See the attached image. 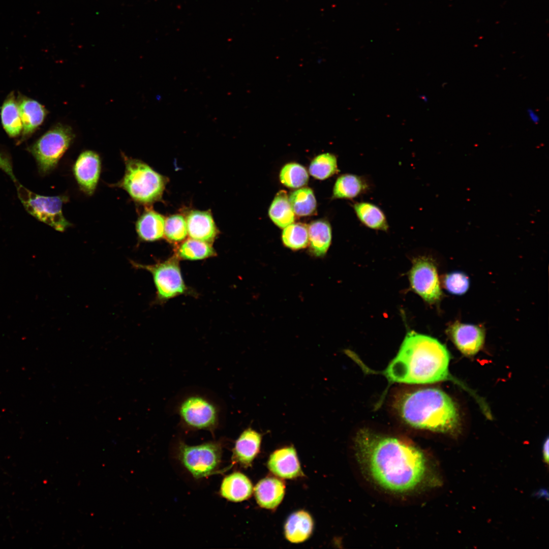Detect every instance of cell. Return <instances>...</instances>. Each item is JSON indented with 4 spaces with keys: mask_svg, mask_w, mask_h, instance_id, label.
Here are the masks:
<instances>
[{
    "mask_svg": "<svg viewBox=\"0 0 549 549\" xmlns=\"http://www.w3.org/2000/svg\"><path fill=\"white\" fill-rule=\"evenodd\" d=\"M409 279L412 289L426 302L434 303L441 296L436 267L428 258L421 257L414 260Z\"/></svg>",
    "mask_w": 549,
    "mask_h": 549,
    "instance_id": "10",
    "label": "cell"
},
{
    "mask_svg": "<svg viewBox=\"0 0 549 549\" xmlns=\"http://www.w3.org/2000/svg\"><path fill=\"white\" fill-rule=\"evenodd\" d=\"M543 456L545 462L547 464L548 462V439L547 438L543 445Z\"/></svg>",
    "mask_w": 549,
    "mask_h": 549,
    "instance_id": "34",
    "label": "cell"
},
{
    "mask_svg": "<svg viewBox=\"0 0 549 549\" xmlns=\"http://www.w3.org/2000/svg\"><path fill=\"white\" fill-rule=\"evenodd\" d=\"M285 486L275 477H266L260 480L254 487V495L260 506L268 509L276 508L282 502Z\"/></svg>",
    "mask_w": 549,
    "mask_h": 549,
    "instance_id": "17",
    "label": "cell"
},
{
    "mask_svg": "<svg viewBox=\"0 0 549 549\" xmlns=\"http://www.w3.org/2000/svg\"><path fill=\"white\" fill-rule=\"evenodd\" d=\"M177 411L181 424L187 429L207 430L213 433L218 426L219 409L203 396L194 394L187 396L180 402Z\"/></svg>",
    "mask_w": 549,
    "mask_h": 549,
    "instance_id": "9",
    "label": "cell"
},
{
    "mask_svg": "<svg viewBox=\"0 0 549 549\" xmlns=\"http://www.w3.org/2000/svg\"><path fill=\"white\" fill-rule=\"evenodd\" d=\"M1 114L3 126L8 135L12 137L19 136L22 131V124L13 93L10 94L4 101Z\"/></svg>",
    "mask_w": 549,
    "mask_h": 549,
    "instance_id": "25",
    "label": "cell"
},
{
    "mask_svg": "<svg viewBox=\"0 0 549 549\" xmlns=\"http://www.w3.org/2000/svg\"><path fill=\"white\" fill-rule=\"evenodd\" d=\"M188 234L190 238L211 243L218 230L210 212L191 211L187 217Z\"/></svg>",
    "mask_w": 549,
    "mask_h": 549,
    "instance_id": "14",
    "label": "cell"
},
{
    "mask_svg": "<svg viewBox=\"0 0 549 549\" xmlns=\"http://www.w3.org/2000/svg\"><path fill=\"white\" fill-rule=\"evenodd\" d=\"M188 234L186 220L181 215L169 217L165 222L164 236L172 242L184 240Z\"/></svg>",
    "mask_w": 549,
    "mask_h": 549,
    "instance_id": "31",
    "label": "cell"
},
{
    "mask_svg": "<svg viewBox=\"0 0 549 549\" xmlns=\"http://www.w3.org/2000/svg\"><path fill=\"white\" fill-rule=\"evenodd\" d=\"M527 113L530 120L534 124H537L540 121V117L538 113L533 109L529 108Z\"/></svg>",
    "mask_w": 549,
    "mask_h": 549,
    "instance_id": "33",
    "label": "cell"
},
{
    "mask_svg": "<svg viewBox=\"0 0 549 549\" xmlns=\"http://www.w3.org/2000/svg\"><path fill=\"white\" fill-rule=\"evenodd\" d=\"M179 260L174 254L164 261L150 265L133 261H131V263L135 268L151 273L157 290V299L162 301L188 292L181 274Z\"/></svg>",
    "mask_w": 549,
    "mask_h": 549,
    "instance_id": "7",
    "label": "cell"
},
{
    "mask_svg": "<svg viewBox=\"0 0 549 549\" xmlns=\"http://www.w3.org/2000/svg\"><path fill=\"white\" fill-rule=\"evenodd\" d=\"M253 487L250 480L243 474L236 472L223 480L220 493L227 500L238 502L248 499L252 495Z\"/></svg>",
    "mask_w": 549,
    "mask_h": 549,
    "instance_id": "19",
    "label": "cell"
},
{
    "mask_svg": "<svg viewBox=\"0 0 549 549\" xmlns=\"http://www.w3.org/2000/svg\"><path fill=\"white\" fill-rule=\"evenodd\" d=\"M101 170V159L97 153L86 150L80 154L74 164L73 171L81 191L89 196L94 194Z\"/></svg>",
    "mask_w": 549,
    "mask_h": 549,
    "instance_id": "11",
    "label": "cell"
},
{
    "mask_svg": "<svg viewBox=\"0 0 549 549\" xmlns=\"http://www.w3.org/2000/svg\"><path fill=\"white\" fill-rule=\"evenodd\" d=\"M125 171L120 180L113 186L125 190L136 202L148 204L159 200L166 178L141 160L122 155Z\"/></svg>",
    "mask_w": 549,
    "mask_h": 549,
    "instance_id": "5",
    "label": "cell"
},
{
    "mask_svg": "<svg viewBox=\"0 0 549 549\" xmlns=\"http://www.w3.org/2000/svg\"><path fill=\"white\" fill-rule=\"evenodd\" d=\"M268 214L273 223L280 228H284L294 222V213L285 191H280L277 194Z\"/></svg>",
    "mask_w": 549,
    "mask_h": 549,
    "instance_id": "26",
    "label": "cell"
},
{
    "mask_svg": "<svg viewBox=\"0 0 549 549\" xmlns=\"http://www.w3.org/2000/svg\"><path fill=\"white\" fill-rule=\"evenodd\" d=\"M372 184L365 176L345 174L339 176L334 185L333 197L353 199L370 191Z\"/></svg>",
    "mask_w": 549,
    "mask_h": 549,
    "instance_id": "18",
    "label": "cell"
},
{
    "mask_svg": "<svg viewBox=\"0 0 549 549\" xmlns=\"http://www.w3.org/2000/svg\"><path fill=\"white\" fill-rule=\"evenodd\" d=\"M394 407L403 420L415 428L452 433L460 425L454 403L437 388H419L401 393L395 400Z\"/></svg>",
    "mask_w": 549,
    "mask_h": 549,
    "instance_id": "3",
    "label": "cell"
},
{
    "mask_svg": "<svg viewBox=\"0 0 549 549\" xmlns=\"http://www.w3.org/2000/svg\"><path fill=\"white\" fill-rule=\"evenodd\" d=\"M313 520L306 511L300 510L291 514L285 525V535L288 540L292 543H299L306 540L312 534Z\"/></svg>",
    "mask_w": 549,
    "mask_h": 549,
    "instance_id": "22",
    "label": "cell"
},
{
    "mask_svg": "<svg viewBox=\"0 0 549 549\" xmlns=\"http://www.w3.org/2000/svg\"><path fill=\"white\" fill-rule=\"evenodd\" d=\"M0 168L8 175L17 189L18 197L26 210L37 220L60 232L72 225L64 217L62 206L69 200L66 195L45 196L36 194L16 178L8 157L0 152Z\"/></svg>",
    "mask_w": 549,
    "mask_h": 549,
    "instance_id": "4",
    "label": "cell"
},
{
    "mask_svg": "<svg viewBox=\"0 0 549 549\" xmlns=\"http://www.w3.org/2000/svg\"><path fill=\"white\" fill-rule=\"evenodd\" d=\"M262 436L251 428L245 429L236 439L233 448L232 459L247 467L259 452Z\"/></svg>",
    "mask_w": 549,
    "mask_h": 549,
    "instance_id": "15",
    "label": "cell"
},
{
    "mask_svg": "<svg viewBox=\"0 0 549 549\" xmlns=\"http://www.w3.org/2000/svg\"><path fill=\"white\" fill-rule=\"evenodd\" d=\"M280 179L281 182L287 187L298 188L304 186L309 179L306 169L296 163L285 165L282 169Z\"/></svg>",
    "mask_w": 549,
    "mask_h": 549,
    "instance_id": "30",
    "label": "cell"
},
{
    "mask_svg": "<svg viewBox=\"0 0 549 549\" xmlns=\"http://www.w3.org/2000/svg\"><path fill=\"white\" fill-rule=\"evenodd\" d=\"M268 467L272 473L283 478L292 479L303 474L293 446L275 450L269 456Z\"/></svg>",
    "mask_w": 549,
    "mask_h": 549,
    "instance_id": "13",
    "label": "cell"
},
{
    "mask_svg": "<svg viewBox=\"0 0 549 549\" xmlns=\"http://www.w3.org/2000/svg\"><path fill=\"white\" fill-rule=\"evenodd\" d=\"M75 138L72 128L58 124L42 135L29 148L35 158L39 171L46 175L56 166L60 159Z\"/></svg>",
    "mask_w": 549,
    "mask_h": 549,
    "instance_id": "6",
    "label": "cell"
},
{
    "mask_svg": "<svg viewBox=\"0 0 549 549\" xmlns=\"http://www.w3.org/2000/svg\"><path fill=\"white\" fill-rule=\"evenodd\" d=\"M311 250L316 257L324 256L331 241V229L329 223L324 220L313 222L308 227Z\"/></svg>",
    "mask_w": 549,
    "mask_h": 549,
    "instance_id": "23",
    "label": "cell"
},
{
    "mask_svg": "<svg viewBox=\"0 0 549 549\" xmlns=\"http://www.w3.org/2000/svg\"><path fill=\"white\" fill-rule=\"evenodd\" d=\"M165 220L158 212L147 209L138 218L136 223V230L140 240L154 241L164 236Z\"/></svg>",
    "mask_w": 549,
    "mask_h": 549,
    "instance_id": "20",
    "label": "cell"
},
{
    "mask_svg": "<svg viewBox=\"0 0 549 549\" xmlns=\"http://www.w3.org/2000/svg\"><path fill=\"white\" fill-rule=\"evenodd\" d=\"M358 220L371 229L387 231L389 225L384 211L377 205L367 201H358L353 204Z\"/></svg>",
    "mask_w": 549,
    "mask_h": 549,
    "instance_id": "21",
    "label": "cell"
},
{
    "mask_svg": "<svg viewBox=\"0 0 549 549\" xmlns=\"http://www.w3.org/2000/svg\"><path fill=\"white\" fill-rule=\"evenodd\" d=\"M17 105L22 124L23 137L32 134L43 122L47 111L38 102L19 96Z\"/></svg>",
    "mask_w": 549,
    "mask_h": 549,
    "instance_id": "16",
    "label": "cell"
},
{
    "mask_svg": "<svg viewBox=\"0 0 549 549\" xmlns=\"http://www.w3.org/2000/svg\"><path fill=\"white\" fill-rule=\"evenodd\" d=\"M355 446L359 460L371 476L390 491L414 489L426 473L423 453L403 440L365 429L356 435Z\"/></svg>",
    "mask_w": 549,
    "mask_h": 549,
    "instance_id": "1",
    "label": "cell"
},
{
    "mask_svg": "<svg viewBox=\"0 0 549 549\" xmlns=\"http://www.w3.org/2000/svg\"><path fill=\"white\" fill-rule=\"evenodd\" d=\"M449 333L457 348L466 356L476 354L484 341V330L477 325L456 322L450 326Z\"/></svg>",
    "mask_w": 549,
    "mask_h": 549,
    "instance_id": "12",
    "label": "cell"
},
{
    "mask_svg": "<svg viewBox=\"0 0 549 549\" xmlns=\"http://www.w3.org/2000/svg\"><path fill=\"white\" fill-rule=\"evenodd\" d=\"M179 260H199L216 256L211 243L192 238L184 241L174 254Z\"/></svg>",
    "mask_w": 549,
    "mask_h": 549,
    "instance_id": "24",
    "label": "cell"
},
{
    "mask_svg": "<svg viewBox=\"0 0 549 549\" xmlns=\"http://www.w3.org/2000/svg\"><path fill=\"white\" fill-rule=\"evenodd\" d=\"M222 446L220 441H210L195 446L182 442L178 446V459L195 478L211 475L221 461Z\"/></svg>",
    "mask_w": 549,
    "mask_h": 549,
    "instance_id": "8",
    "label": "cell"
},
{
    "mask_svg": "<svg viewBox=\"0 0 549 549\" xmlns=\"http://www.w3.org/2000/svg\"><path fill=\"white\" fill-rule=\"evenodd\" d=\"M289 201L294 214L299 216L312 215L316 208V201L313 191L303 188L291 193Z\"/></svg>",
    "mask_w": 549,
    "mask_h": 549,
    "instance_id": "27",
    "label": "cell"
},
{
    "mask_svg": "<svg viewBox=\"0 0 549 549\" xmlns=\"http://www.w3.org/2000/svg\"><path fill=\"white\" fill-rule=\"evenodd\" d=\"M338 171L337 158L330 153L318 155L312 161L309 167L310 174L321 180L332 176Z\"/></svg>",
    "mask_w": 549,
    "mask_h": 549,
    "instance_id": "29",
    "label": "cell"
},
{
    "mask_svg": "<svg viewBox=\"0 0 549 549\" xmlns=\"http://www.w3.org/2000/svg\"><path fill=\"white\" fill-rule=\"evenodd\" d=\"M444 286L451 293L461 295L468 289L469 280L468 277L460 272H453L446 276L444 280Z\"/></svg>",
    "mask_w": 549,
    "mask_h": 549,
    "instance_id": "32",
    "label": "cell"
},
{
    "mask_svg": "<svg viewBox=\"0 0 549 549\" xmlns=\"http://www.w3.org/2000/svg\"><path fill=\"white\" fill-rule=\"evenodd\" d=\"M282 238L285 246L292 250L303 249L309 242L308 227L300 223H292L284 228Z\"/></svg>",
    "mask_w": 549,
    "mask_h": 549,
    "instance_id": "28",
    "label": "cell"
},
{
    "mask_svg": "<svg viewBox=\"0 0 549 549\" xmlns=\"http://www.w3.org/2000/svg\"><path fill=\"white\" fill-rule=\"evenodd\" d=\"M449 360L447 348L439 341L411 331L382 373L390 382L433 383L452 379L448 370Z\"/></svg>",
    "mask_w": 549,
    "mask_h": 549,
    "instance_id": "2",
    "label": "cell"
}]
</instances>
